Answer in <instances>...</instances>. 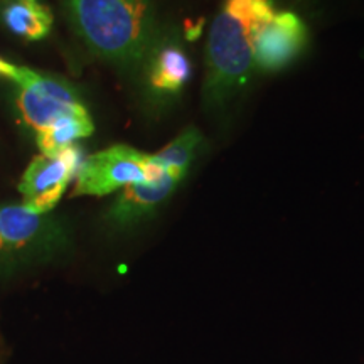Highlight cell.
Segmentation results:
<instances>
[{
    "label": "cell",
    "instance_id": "9",
    "mask_svg": "<svg viewBox=\"0 0 364 364\" xmlns=\"http://www.w3.org/2000/svg\"><path fill=\"white\" fill-rule=\"evenodd\" d=\"M16 107L22 122L36 132L53 125L59 118L88 112L85 105H70L59 102V100L46 97V95H41L38 91L29 88H22V86H17Z\"/></svg>",
    "mask_w": 364,
    "mask_h": 364
},
{
    "label": "cell",
    "instance_id": "7",
    "mask_svg": "<svg viewBox=\"0 0 364 364\" xmlns=\"http://www.w3.org/2000/svg\"><path fill=\"white\" fill-rule=\"evenodd\" d=\"M179 181L162 172L156 179L130 184L120 189V194L108 209L107 220L115 228H129L147 220L156 209L174 193Z\"/></svg>",
    "mask_w": 364,
    "mask_h": 364
},
{
    "label": "cell",
    "instance_id": "12",
    "mask_svg": "<svg viewBox=\"0 0 364 364\" xmlns=\"http://www.w3.org/2000/svg\"><path fill=\"white\" fill-rule=\"evenodd\" d=\"M203 145V135L196 127H188L182 130L174 140H171L162 150L154 154L152 159L164 171L176 181H179L188 174L191 164L198 156Z\"/></svg>",
    "mask_w": 364,
    "mask_h": 364
},
{
    "label": "cell",
    "instance_id": "2",
    "mask_svg": "<svg viewBox=\"0 0 364 364\" xmlns=\"http://www.w3.org/2000/svg\"><path fill=\"white\" fill-rule=\"evenodd\" d=\"M275 14L272 0H225L209 29L203 102L220 108L247 83L255 70L253 43Z\"/></svg>",
    "mask_w": 364,
    "mask_h": 364
},
{
    "label": "cell",
    "instance_id": "11",
    "mask_svg": "<svg viewBox=\"0 0 364 364\" xmlns=\"http://www.w3.org/2000/svg\"><path fill=\"white\" fill-rule=\"evenodd\" d=\"M95 125L91 120L90 113H76L65 118H59L53 125L46 127L36 132V140L41 154L46 156H54L71 145H75L78 140L86 139L93 134Z\"/></svg>",
    "mask_w": 364,
    "mask_h": 364
},
{
    "label": "cell",
    "instance_id": "4",
    "mask_svg": "<svg viewBox=\"0 0 364 364\" xmlns=\"http://www.w3.org/2000/svg\"><path fill=\"white\" fill-rule=\"evenodd\" d=\"M166 172L152 156L129 145H113L90 156L75 177L71 196L112 194L130 184L156 179Z\"/></svg>",
    "mask_w": 364,
    "mask_h": 364
},
{
    "label": "cell",
    "instance_id": "8",
    "mask_svg": "<svg viewBox=\"0 0 364 364\" xmlns=\"http://www.w3.org/2000/svg\"><path fill=\"white\" fill-rule=\"evenodd\" d=\"M149 85L159 93H179L191 78V61L181 44L159 39L147 59Z\"/></svg>",
    "mask_w": 364,
    "mask_h": 364
},
{
    "label": "cell",
    "instance_id": "6",
    "mask_svg": "<svg viewBox=\"0 0 364 364\" xmlns=\"http://www.w3.org/2000/svg\"><path fill=\"white\" fill-rule=\"evenodd\" d=\"M307 27L294 12H275L263 22L253 43L255 68L275 73L292 65L306 49Z\"/></svg>",
    "mask_w": 364,
    "mask_h": 364
},
{
    "label": "cell",
    "instance_id": "1",
    "mask_svg": "<svg viewBox=\"0 0 364 364\" xmlns=\"http://www.w3.org/2000/svg\"><path fill=\"white\" fill-rule=\"evenodd\" d=\"M65 7L86 48L125 70L144 66L159 41L152 0H65Z\"/></svg>",
    "mask_w": 364,
    "mask_h": 364
},
{
    "label": "cell",
    "instance_id": "13",
    "mask_svg": "<svg viewBox=\"0 0 364 364\" xmlns=\"http://www.w3.org/2000/svg\"><path fill=\"white\" fill-rule=\"evenodd\" d=\"M19 68L21 66H16L14 63H9L7 59L0 58V78L11 80L14 83L17 80V76H19Z\"/></svg>",
    "mask_w": 364,
    "mask_h": 364
},
{
    "label": "cell",
    "instance_id": "5",
    "mask_svg": "<svg viewBox=\"0 0 364 364\" xmlns=\"http://www.w3.org/2000/svg\"><path fill=\"white\" fill-rule=\"evenodd\" d=\"M81 164V149L76 144L54 156L34 157L19 182L22 206L36 215H49L78 174Z\"/></svg>",
    "mask_w": 364,
    "mask_h": 364
},
{
    "label": "cell",
    "instance_id": "10",
    "mask_svg": "<svg viewBox=\"0 0 364 364\" xmlns=\"http://www.w3.org/2000/svg\"><path fill=\"white\" fill-rule=\"evenodd\" d=\"M2 17L9 31L26 41L48 38L54 22L51 9L43 0H14Z\"/></svg>",
    "mask_w": 364,
    "mask_h": 364
},
{
    "label": "cell",
    "instance_id": "3",
    "mask_svg": "<svg viewBox=\"0 0 364 364\" xmlns=\"http://www.w3.org/2000/svg\"><path fill=\"white\" fill-rule=\"evenodd\" d=\"M65 226L22 204L0 206V275L44 263L66 248Z\"/></svg>",
    "mask_w": 364,
    "mask_h": 364
}]
</instances>
